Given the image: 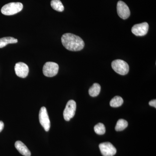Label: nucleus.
<instances>
[{
  "label": "nucleus",
  "mask_w": 156,
  "mask_h": 156,
  "mask_svg": "<svg viewBox=\"0 0 156 156\" xmlns=\"http://www.w3.org/2000/svg\"><path fill=\"white\" fill-rule=\"evenodd\" d=\"M61 41L64 48L70 51H80L83 50L85 46L83 39L72 34H64L62 37Z\"/></svg>",
  "instance_id": "obj_1"
},
{
  "label": "nucleus",
  "mask_w": 156,
  "mask_h": 156,
  "mask_svg": "<svg viewBox=\"0 0 156 156\" xmlns=\"http://www.w3.org/2000/svg\"><path fill=\"white\" fill-rule=\"evenodd\" d=\"M23 5L20 2H11L6 4L1 9L2 14L5 15H12L20 12Z\"/></svg>",
  "instance_id": "obj_2"
},
{
  "label": "nucleus",
  "mask_w": 156,
  "mask_h": 156,
  "mask_svg": "<svg viewBox=\"0 0 156 156\" xmlns=\"http://www.w3.org/2000/svg\"><path fill=\"white\" fill-rule=\"evenodd\" d=\"M113 69L121 75H126L129 70V65L126 62L122 59H116L112 63Z\"/></svg>",
  "instance_id": "obj_3"
},
{
  "label": "nucleus",
  "mask_w": 156,
  "mask_h": 156,
  "mask_svg": "<svg viewBox=\"0 0 156 156\" xmlns=\"http://www.w3.org/2000/svg\"><path fill=\"white\" fill-rule=\"evenodd\" d=\"M58 66L55 62H48L44 66L43 72L44 75L48 77H52L58 73Z\"/></svg>",
  "instance_id": "obj_4"
},
{
  "label": "nucleus",
  "mask_w": 156,
  "mask_h": 156,
  "mask_svg": "<svg viewBox=\"0 0 156 156\" xmlns=\"http://www.w3.org/2000/svg\"><path fill=\"white\" fill-rule=\"evenodd\" d=\"M76 108V104L75 101L70 100L68 101L63 111V117L66 121H69L74 116Z\"/></svg>",
  "instance_id": "obj_5"
},
{
  "label": "nucleus",
  "mask_w": 156,
  "mask_h": 156,
  "mask_svg": "<svg viewBox=\"0 0 156 156\" xmlns=\"http://www.w3.org/2000/svg\"><path fill=\"white\" fill-rule=\"evenodd\" d=\"M39 119L41 125L45 131H49L50 128V122L47 109L45 107H42L40 109Z\"/></svg>",
  "instance_id": "obj_6"
},
{
  "label": "nucleus",
  "mask_w": 156,
  "mask_h": 156,
  "mask_svg": "<svg viewBox=\"0 0 156 156\" xmlns=\"http://www.w3.org/2000/svg\"><path fill=\"white\" fill-rule=\"evenodd\" d=\"M99 147L103 156H113L117 152L116 149L110 142L101 143Z\"/></svg>",
  "instance_id": "obj_7"
},
{
  "label": "nucleus",
  "mask_w": 156,
  "mask_h": 156,
  "mask_svg": "<svg viewBox=\"0 0 156 156\" xmlns=\"http://www.w3.org/2000/svg\"><path fill=\"white\" fill-rule=\"evenodd\" d=\"M117 12L120 17L122 19L126 20L130 16V9L128 5L122 1H119L117 3Z\"/></svg>",
  "instance_id": "obj_8"
},
{
  "label": "nucleus",
  "mask_w": 156,
  "mask_h": 156,
  "mask_svg": "<svg viewBox=\"0 0 156 156\" xmlns=\"http://www.w3.org/2000/svg\"><path fill=\"white\" fill-rule=\"evenodd\" d=\"M148 29V24L147 22H144L134 25L131 29V31L136 36H143L147 33Z\"/></svg>",
  "instance_id": "obj_9"
},
{
  "label": "nucleus",
  "mask_w": 156,
  "mask_h": 156,
  "mask_svg": "<svg viewBox=\"0 0 156 156\" xmlns=\"http://www.w3.org/2000/svg\"><path fill=\"white\" fill-rule=\"evenodd\" d=\"M14 70L17 76L22 78L26 77L29 71L28 66L22 62L16 63L14 67Z\"/></svg>",
  "instance_id": "obj_10"
},
{
  "label": "nucleus",
  "mask_w": 156,
  "mask_h": 156,
  "mask_svg": "<svg viewBox=\"0 0 156 156\" xmlns=\"http://www.w3.org/2000/svg\"><path fill=\"white\" fill-rule=\"evenodd\" d=\"M15 147L17 150L23 155L30 156L31 152L28 148L21 141H16L15 143Z\"/></svg>",
  "instance_id": "obj_11"
},
{
  "label": "nucleus",
  "mask_w": 156,
  "mask_h": 156,
  "mask_svg": "<svg viewBox=\"0 0 156 156\" xmlns=\"http://www.w3.org/2000/svg\"><path fill=\"white\" fill-rule=\"evenodd\" d=\"M18 42L17 39L12 37H5L0 38V48L5 47L9 44H16Z\"/></svg>",
  "instance_id": "obj_12"
},
{
  "label": "nucleus",
  "mask_w": 156,
  "mask_h": 156,
  "mask_svg": "<svg viewBox=\"0 0 156 156\" xmlns=\"http://www.w3.org/2000/svg\"><path fill=\"white\" fill-rule=\"evenodd\" d=\"M101 91V86L99 84L95 83L89 89V95L92 97H96L99 95Z\"/></svg>",
  "instance_id": "obj_13"
},
{
  "label": "nucleus",
  "mask_w": 156,
  "mask_h": 156,
  "mask_svg": "<svg viewBox=\"0 0 156 156\" xmlns=\"http://www.w3.org/2000/svg\"><path fill=\"white\" fill-rule=\"evenodd\" d=\"M50 5L52 8L55 11L58 12H62L64 11V6L60 0H52Z\"/></svg>",
  "instance_id": "obj_14"
},
{
  "label": "nucleus",
  "mask_w": 156,
  "mask_h": 156,
  "mask_svg": "<svg viewBox=\"0 0 156 156\" xmlns=\"http://www.w3.org/2000/svg\"><path fill=\"white\" fill-rule=\"evenodd\" d=\"M124 102L123 98L119 96H116L111 100L110 105L112 107L117 108L121 106Z\"/></svg>",
  "instance_id": "obj_15"
},
{
  "label": "nucleus",
  "mask_w": 156,
  "mask_h": 156,
  "mask_svg": "<svg viewBox=\"0 0 156 156\" xmlns=\"http://www.w3.org/2000/svg\"><path fill=\"white\" fill-rule=\"evenodd\" d=\"M128 126V123L126 120L120 119L118 120L115 129L117 131H122L126 129Z\"/></svg>",
  "instance_id": "obj_16"
},
{
  "label": "nucleus",
  "mask_w": 156,
  "mask_h": 156,
  "mask_svg": "<svg viewBox=\"0 0 156 156\" xmlns=\"http://www.w3.org/2000/svg\"><path fill=\"white\" fill-rule=\"evenodd\" d=\"M94 131L98 134L103 135L105 133V126L102 123H98L94 127Z\"/></svg>",
  "instance_id": "obj_17"
},
{
  "label": "nucleus",
  "mask_w": 156,
  "mask_h": 156,
  "mask_svg": "<svg viewBox=\"0 0 156 156\" xmlns=\"http://www.w3.org/2000/svg\"><path fill=\"white\" fill-rule=\"evenodd\" d=\"M149 104L151 106L154 107L155 108H156V99H154L152 101H151L149 102Z\"/></svg>",
  "instance_id": "obj_18"
},
{
  "label": "nucleus",
  "mask_w": 156,
  "mask_h": 156,
  "mask_svg": "<svg viewBox=\"0 0 156 156\" xmlns=\"http://www.w3.org/2000/svg\"><path fill=\"white\" fill-rule=\"evenodd\" d=\"M4 127V124L2 121H0V132L2 131Z\"/></svg>",
  "instance_id": "obj_19"
}]
</instances>
